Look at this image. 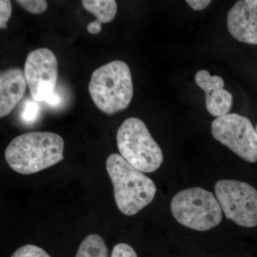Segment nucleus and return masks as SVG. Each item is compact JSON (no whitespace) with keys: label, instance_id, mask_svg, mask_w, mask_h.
Segmentation results:
<instances>
[{"label":"nucleus","instance_id":"0eeeda50","mask_svg":"<svg viewBox=\"0 0 257 257\" xmlns=\"http://www.w3.org/2000/svg\"><path fill=\"white\" fill-rule=\"evenodd\" d=\"M211 133L218 142L250 163L257 161V133L248 118L229 113L216 118Z\"/></svg>","mask_w":257,"mask_h":257},{"label":"nucleus","instance_id":"f03ea898","mask_svg":"<svg viewBox=\"0 0 257 257\" xmlns=\"http://www.w3.org/2000/svg\"><path fill=\"white\" fill-rule=\"evenodd\" d=\"M106 168L112 183L116 206L125 215H135L153 201L157 192L155 182L121 155H109Z\"/></svg>","mask_w":257,"mask_h":257},{"label":"nucleus","instance_id":"a211bd4d","mask_svg":"<svg viewBox=\"0 0 257 257\" xmlns=\"http://www.w3.org/2000/svg\"><path fill=\"white\" fill-rule=\"evenodd\" d=\"M110 257H138L135 249L125 243H117L113 248Z\"/></svg>","mask_w":257,"mask_h":257},{"label":"nucleus","instance_id":"423d86ee","mask_svg":"<svg viewBox=\"0 0 257 257\" xmlns=\"http://www.w3.org/2000/svg\"><path fill=\"white\" fill-rule=\"evenodd\" d=\"M214 191L228 219L244 227L257 226V191L253 187L234 179H221Z\"/></svg>","mask_w":257,"mask_h":257},{"label":"nucleus","instance_id":"2eb2a0df","mask_svg":"<svg viewBox=\"0 0 257 257\" xmlns=\"http://www.w3.org/2000/svg\"><path fill=\"white\" fill-rule=\"evenodd\" d=\"M11 257H52L43 248L36 245L27 244L18 248Z\"/></svg>","mask_w":257,"mask_h":257},{"label":"nucleus","instance_id":"aec40b11","mask_svg":"<svg viewBox=\"0 0 257 257\" xmlns=\"http://www.w3.org/2000/svg\"><path fill=\"white\" fill-rule=\"evenodd\" d=\"M186 2L193 10L196 11L205 9L211 3L210 0H187Z\"/></svg>","mask_w":257,"mask_h":257},{"label":"nucleus","instance_id":"4be33fe9","mask_svg":"<svg viewBox=\"0 0 257 257\" xmlns=\"http://www.w3.org/2000/svg\"><path fill=\"white\" fill-rule=\"evenodd\" d=\"M60 102V96L57 94V92L54 93L53 95L51 96L50 99L46 101V103L48 105L51 106H55L58 105Z\"/></svg>","mask_w":257,"mask_h":257},{"label":"nucleus","instance_id":"b1692460","mask_svg":"<svg viewBox=\"0 0 257 257\" xmlns=\"http://www.w3.org/2000/svg\"><path fill=\"white\" fill-rule=\"evenodd\" d=\"M256 133H257V125H256Z\"/></svg>","mask_w":257,"mask_h":257},{"label":"nucleus","instance_id":"f8f14e48","mask_svg":"<svg viewBox=\"0 0 257 257\" xmlns=\"http://www.w3.org/2000/svg\"><path fill=\"white\" fill-rule=\"evenodd\" d=\"M84 9L96 17L101 24L112 21L117 12V4L114 0H84Z\"/></svg>","mask_w":257,"mask_h":257},{"label":"nucleus","instance_id":"7ed1b4c3","mask_svg":"<svg viewBox=\"0 0 257 257\" xmlns=\"http://www.w3.org/2000/svg\"><path fill=\"white\" fill-rule=\"evenodd\" d=\"M89 92L96 107L107 115L126 109L133 97L131 71L126 62L114 60L95 69Z\"/></svg>","mask_w":257,"mask_h":257},{"label":"nucleus","instance_id":"5701e85b","mask_svg":"<svg viewBox=\"0 0 257 257\" xmlns=\"http://www.w3.org/2000/svg\"><path fill=\"white\" fill-rule=\"evenodd\" d=\"M245 2L247 3L248 6H249L257 15V0H246Z\"/></svg>","mask_w":257,"mask_h":257},{"label":"nucleus","instance_id":"39448f33","mask_svg":"<svg viewBox=\"0 0 257 257\" xmlns=\"http://www.w3.org/2000/svg\"><path fill=\"white\" fill-rule=\"evenodd\" d=\"M172 215L186 227L204 231L222 220V209L212 193L201 187L184 189L171 202Z\"/></svg>","mask_w":257,"mask_h":257},{"label":"nucleus","instance_id":"f257e3e1","mask_svg":"<svg viewBox=\"0 0 257 257\" xmlns=\"http://www.w3.org/2000/svg\"><path fill=\"white\" fill-rule=\"evenodd\" d=\"M64 142L57 134L32 132L13 139L5 150L8 165L21 175H32L64 159Z\"/></svg>","mask_w":257,"mask_h":257},{"label":"nucleus","instance_id":"ddd939ff","mask_svg":"<svg viewBox=\"0 0 257 257\" xmlns=\"http://www.w3.org/2000/svg\"><path fill=\"white\" fill-rule=\"evenodd\" d=\"M75 257H109V250L101 236L89 234L79 245Z\"/></svg>","mask_w":257,"mask_h":257},{"label":"nucleus","instance_id":"f3484780","mask_svg":"<svg viewBox=\"0 0 257 257\" xmlns=\"http://www.w3.org/2000/svg\"><path fill=\"white\" fill-rule=\"evenodd\" d=\"M13 8L11 2L9 0H1L0 1V28L7 29V23L11 17Z\"/></svg>","mask_w":257,"mask_h":257},{"label":"nucleus","instance_id":"6e6552de","mask_svg":"<svg viewBox=\"0 0 257 257\" xmlns=\"http://www.w3.org/2000/svg\"><path fill=\"white\" fill-rule=\"evenodd\" d=\"M58 69V60L49 49H37L28 54L24 72L34 100L46 102L53 95Z\"/></svg>","mask_w":257,"mask_h":257},{"label":"nucleus","instance_id":"1a4fd4ad","mask_svg":"<svg viewBox=\"0 0 257 257\" xmlns=\"http://www.w3.org/2000/svg\"><path fill=\"white\" fill-rule=\"evenodd\" d=\"M227 28L238 41L257 45V15L246 2H236L230 9Z\"/></svg>","mask_w":257,"mask_h":257},{"label":"nucleus","instance_id":"9b49d317","mask_svg":"<svg viewBox=\"0 0 257 257\" xmlns=\"http://www.w3.org/2000/svg\"><path fill=\"white\" fill-rule=\"evenodd\" d=\"M208 111L217 117L229 114L233 104V96L226 89H219L205 94Z\"/></svg>","mask_w":257,"mask_h":257},{"label":"nucleus","instance_id":"412c9836","mask_svg":"<svg viewBox=\"0 0 257 257\" xmlns=\"http://www.w3.org/2000/svg\"><path fill=\"white\" fill-rule=\"evenodd\" d=\"M101 30V24L98 22L97 20L95 21L91 22L87 25V31L89 33L92 34V35H96L99 34Z\"/></svg>","mask_w":257,"mask_h":257},{"label":"nucleus","instance_id":"20e7f679","mask_svg":"<svg viewBox=\"0 0 257 257\" xmlns=\"http://www.w3.org/2000/svg\"><path fill=\"white\" fill-rule=\"evenodd\" d=\"M116 143L120 155L142 172H155L163 162L162 150L144 121L138 118H128L121 124Z\"/></svg>","mask_w":257,"mask_h":257},{"label":"nucleus","instance_id":"6ab92c4d","mask_svg":"<svg viewBox=\"0 0 257 257\" xmlns=\"http://www.w3.org/2000/svg\"><path fill=\"white\" fill-rule=\"evenodd\" d=\"M37 101H28L24 107L23 118L25 121H32L36 119L39 111V105Z\"/></svg>","mask_w":257,"mask_h":257},{"label":"nucleus","instance_id":"4468645a","mask_svg":"<svg viewBox=\"0 0 257 257\" xmlns=\"http://www.w3.org/2000/svg\"><path fill=\"white\" fill-rule=\"evenodd\" d=\"M196 83L205 94L224 89V82L221 77L217 75L211 76L207 70H199L196 74Z\"/></svg>","mask_w":257,"mask_h":257},{"label":"nucleus","instance_id":"9d476101","mask_svg":"<svg viewBox=\"0 0 257 257\" xmlns=\"http://www.w3.org/2000/svg\"><path fill=\"white\" fill-rule=\"evenodd\" d=\"M25 72L12 67L0 74V117L8 116L21 100L26 91Z\"/></svg>","mask_w":257,"mask_h":257},{"label":"nucleus","instance_id":"dca6fc26","mask_svg":"<svg viewBox=\"0 0 257 257\" xmlns=\"http://www.w3.org/2000/svg\"><path fill=\"white\" fill-rule=\"evenodd\" d=\"M16 3L24 10L33 15L42 14L48 8V4L45 0H18Z\"/></svg>","mask_w":257,"mask_h":257}]
</instances>
